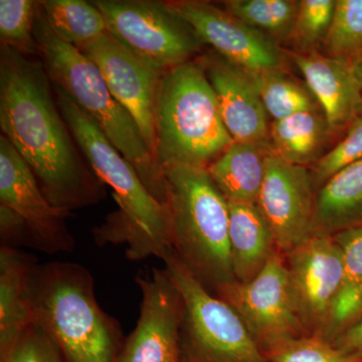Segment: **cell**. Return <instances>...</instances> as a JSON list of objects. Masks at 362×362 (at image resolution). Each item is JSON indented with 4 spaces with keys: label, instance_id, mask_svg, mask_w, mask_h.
<instances>
[{
    "label": "cell",
    "instance_id": "cell-21",
    "mask_svg": "<svg viewBox=\"0 0 362 362\" xmlns=\"http://www.w3.org/2000/svg\"><path fill=\"white\" fill-rule=\"evenodd\" d=\"M272 147L233 142L207 168L226 201L257 204Z\"/></svg>",
    "mask_w": 362,
    "mask_h": 362
},
{
    "label": "cell",
    "instance_id": "cell-13",
    "mask_svg": "<svg viewBox=\"0 0 362 362\" xmlns=\"http://www.w3.org/2000/svg\"><path fill=\"white\" fill-rule=\"evenodd\" d=\"M293 306L307 334L322 337L343 274L341 247L314 235L285 255Z\"/></svg>",
    "mask_w": 362,
    "mask_h": 362
},
{
    "label": "cell",
    "instance_id": "cell-3",
    "mask_svg": "<svg viewBox=\"0 0 362 362\" xmlns=\"http://www.w3.org/2000/svg\"><path fill=\"white\" fill-rule=\"evenodd\" d=\"M30 296L35 323L58 345L66 362H117L124 341L118 321L98 303L95 281L71 262L37 264Z\"/></svg>",
    "mask_w": 362,
    "mask_h": 362
},
{
    "label": "cell",
    "instance_id": "cell-17",
    "mask_svg": "<svg viewBox=\"0 0 362 362\" xmlns=\"http://www.w3.org/2000/svg\"><path fill=\"white\" fill-rule=\"evenodd\" d=\"M291 59L301 71L332 134L346 132L362 118V89L351 62L327 56L318 49L292 52Z\"/></svg>",
    "mask_w": 362,
    "mask_h": 362
},
{
    "label": "cell",
    "instance_id": "cell-20",
    "mask_svg": "<svg viewBox=\"0 0 362 362\" xmlns=\"http://www.w3.org/2000/svg\"><path fill=\"white\" fill-rule=\"evenodd\" d=\"M362 228V159L338 171L316 194L313 237Z\"/></svg>",
    "mask_w": 362,
    "mask_h": 362
},
{
    "label": "cell",
    "instance_id": "cell-16",
    "mask_svg": "<svg viewBox=\"0 0 362 362\" xmlns=\"http://www.w3.org/2000/svg\"><path fill=\"white\" fill-rule=\"evenodd\" d=\"M197 59L213 87L233 141L271 146V123L252 74L214 51Z\"/></svg>",
    "mask_w": 362,
    "mask_h": 362
},
{
    "label": "cell",
    "instance_id": "cell-23",
    "mask_svg": "<svg viewBox=\"0 0 362 362\" xmlns=\"http://www.w3.org/2000/svg\"><path fill=\"white\" fill-rule=\"evenodd\" d=\"M330 135L332 132L320 109L272 121L270 125L274 153L288 163L305 168L315 164L324 156Z\"/></svg>",
    "mask_w": 362,
    "mask_h": 362
},
{
    "label": "cell",
    "instance_id": "cell-7",
    "mask_svg": "<svg viewBox=\"0 0 362 362\" xmlns=\"http://www.w3.org/2000/svg\"><path fill=\"white\" fill-rule=\"evenodd\" d=\"M163 262L182 297L181 362H271L235 309L209 291L175 252Z\"/></svg>",
    "mask_w": 362,
    "mask_h": 362
},
{
    "label": "cell",
    "instance_id": "cell-18",
    "mask_svg": "<svg viewBox=\"0 0 362 362\" xmlns=\"http://www.w3.org/2000/svg\"><path fill=\"white\" fill-rule=\"evenodd\" d=\"M37 261L16 247L0 249V361L35 324L30 286Z\"/></svg>",
    "mask_w": 362,
    "mask_h": 362
},
{
    "label": "cell",
    "instance_id": "cell-6",
    "mask_svg": "<svg viewBox=\"0 0 362 362\" xmlns=\"http://www.w3.org/2000/svg\"><path fill=\"white\" fill-rule=\"evenodd\" d=\"M156 133V156L161 169L173 164L207 168L235 142L197 59L162 75L157 90Z\"/></svg>",
    "mask_w": 362,
    "mask_h": 362
},
{
    "label": "cell",
    "instance_id": "cell-22",
    "mask_svg": "<svg viewBox=\"0 0 362 362\" xmlns=\"http://www.w3.org/2000/svg\"><path fill=\"white\" fill-rule=\"evenodd\" d=\"M341 247V283L322 337L333 343L359 320L362 311V228H350L332 235Z\"/></svg>",
    "mask_w": 362,
    "mask_h": 362
},
{
    "label": "cell",
    "instance_id": "cell-11",
    "mask_svg": "<svg viewBox=\"0 0 362 362\" xmlns=\"http://www.w3.org/2000/svg\"><path fill=\"white\" fill-rule=\"evenodd\" d=\"M194 30L202 44L249 73L284 70V54L275 42L226 9L201 0L165 1Z\"/></svg>",
    "mask_w": 362,
    "mask_h": 362
},
{
    "label": "cell",
    "instance_id": "cell-1",
    "mask_svg": "<svg viewBox=\"0 0 362 362\" xmlns=\"http://www.w3.org/2000/svg\"><path fill=\"white\" fill-rule=\"evenodd\" d=\"M42 59L0 45V128L52 206L71 211L104 199L98 177L52 95Z\"/></svg>",
    "mask_w": 362,
    "mask_h": 362
},
{
    "label": "cell",
    "instance_id": "cell-14",
    "mask_svg": "<svg viewBox=\"0 0 362 362\" xmlns=\"http://www.w3.org/2000/svg\"><path fill=\"white\" fill-rule=\"evenodd\" d=\"M76 47L101 71L112 95L133 117L156 158V98L164 71L138 58L109 32Z\"/></svg>",
    "mask_w": 362,
    "mask_h": 362
},
{
    "label": "cell",
    "instance_id": "cell-26",
    "mask_svg": "<svg viewBox=\"0 0 362 362\" xmlns=\"http://www.w3.org/2000/svg\"><path fill=\"white\" fill-rule=\"evenodd\" d=\"M228 13L244 21L267 37L288 42L299 8L298 0H226Z\"/></svg>",
    "mask_w": 362,
    "mask_h": 362
},
{
    "label": "cell",
    "instance_id": "cell-9",
    "mask_svg": "<svg viewBox=\"0 0 362 362\" xmlns=\"http://www.w3.org/2000/svg\"><path fill=\"white\" fill-rule=\"evenodd\" d=\"M214 295L239 314L266 356L284 343L308 335L293 306L285 255L279 250L250 282L235 281Z\"/></svg>",
    "mask_w": 362,
    "mask_h": 362
},
{
    "label": "cell",
    "instance_id": "cell-5",
    "mask_svg": "<svg viewBox=\"0 0 362 362\" xmlns=\"http://www.w3.org/2000/svg\"><path fill=\"white\" fill-rule=\"evenodd\" d=\"M165 178L173 252L209 291L235 282L228 201L206 168L173 164Z\"/></svg>",
    "mask_w": 362,
    "mask_h": 362
},
{
    "label": "cell",
    "instance_id": "cell-27",
    "mask_svg": "<svg viewBox=\"0 0 362 362\" xmlns=\"http://www.w3.org/2000/svg\"><path fill=\"white\" fill-rule=\"evenodd\" d=\"M324 54L354 62L362 52V0H337Z\"/></svg>",
    "mask_w": 362,
    "mask_h": 362
},
{
    "label": "cell",
    "instance_id": "cell-34",
    "mask_svg": "<svg viewBox=\"0 0 362 362\" xmlns=\"http://www.w3.org/2000/svg\"><path fill=\"white\" fill-rule=\"evenodd\" d=\"M352 66H354V74H356L357 81L359 82L362 89V52L361 56L357 57L354 62H351Z\"/></svg>",
    "mask_w": 362,
    "mask_h": 362
},
{
    "label": "cell",
    "instance_id": "cell-2",
    "mask_svg": "<svg viewBox=\"0 0 362 362\" xmlns=\"http://www.w3.org/2000/svg\"><path fill=\"white\" fill-rule=\"evenodd\" d=\"M59 111L90 168L109 185L119 209L94 230L99 246L126 245V257L142 261L156 257L164 261L173 252L168 206L157 201L134 168L112 145L99 126L52 85Z\"/></svg>",
    "mask_w": 362,
    "mask_h": 362
},
{
    "label": "cell",
    "instance_id": "cell-12",
    "mask_svg": "<svg viewBox=\"0 0 362 362\" xmlns=\"http://www.w3.org/2000/svg\"><path fill=\"white\" fill-rule=\"evenodd\" d=\"M141 293L139 318L117 362H181L183 301L166 268L136 278Z\"/></svg>",
    "mask_w": 362,
    "mask_h": 362
},
{
    "label": "cell",
    "instance_id": "cell-33",
    "mask_svg": "<svg viewBox=\"0 0 362 362\" xmlns=\"http://www.w3.org/2000/svg\"><path fill=\"white\" fill-rule=\"evenodd\" d=\"M332 344L349 354H362V319L343 332Z\"/></svg>",
    "mask_w": 362,
    "mask_h": 362
},
{
    "label": "cell",
    "instance_id": "cell-4",
    "mask_svg": "<svg viewBox=\"0 0 362 362\" xmlns=\"http://www.w3.org/2000/svg\"><path fill=\"white\" fill-rule=\"evenodd\" d=\"M33 35L52 85L61 88L96 122L112 145L134 168L150 194L168 206L163 171L134 119L112 95L97 66L75 45L62 42L54 35L40 8Z\"/></svg>",
    "mask_w": 362,
    "mask_h": 362
},
{
    "label": "cell",
    "instance_id": "cell-15",
    "mask_svg": "<svg viewBox=\"0 0 362 362\" xmlns=\"http://www.w3.org/2000/svg\"><path fill=\"white\" fill-rule=\"evenodd\" d=\"M316 194L308 168L288 163L272 151L257 206L282 254L313 237Z\"/></svg>",
    "mask_w": 362,
    "mask_h": 362
},
{
    "label": "cell",
    "instance_id": "cell-30",
    "mask_svg": "<svg viewBox=\"0 0 362 362\" xmlns=\"http://www.w3.org/2000/svg\"><path fill=\"white\" fill-rule=\"evenodd\" d=\"M267 357L271 362H362V354L343 351L322 337L312 335L290 340Z\"/></svg>",
    "mask_w": 362,
    "mask_h": 362
},
{
    "label": "cell",
    "instance_id": "cell-25",
    "mask_svg": "<svg viewBox=\"0 0 362 362\" xmlns=\"http://www.w3.org/2000/svg\"><path fill=\"white\" fill-rule=\"evenodd\" d=\"M252 76L267 113L273 121L320 109L308 87L287 75L284 70L261 71Z\"/></svg>",
    "mask_w": 362,
    "mask_h": 362
},
{
    "label": "cell",
    "instance_id": "cell-24",
    "mask_svg": "<svg viewBox=\"0 0 362 362\" xmlns=\"http://www.w3.org/2000/svg\"><path fill=\"white\" fill-rule=\"evenodd\" d=\"M40 11L58 39L78 47L108 32L103 14L92 1L45 0Z\"/></svg>",
    "mask_w": 362,
    "mask_h": 362
},
{
    "label": "cell",
    "instance_id": "cell-35",
    "mask_svg": "<svg viewBox=\"0 0 362 362\" xmlns=\"http://www.w3.org/2000/svg\"><path fill=\"white\" fill-rule=\"evenodd\" d=\"M361 319H362V311H361V318H359V320H361ZM359 320H358V321H359ZM358 321H357V322H358ZM352 326H354V325H352Z\"/></svg>",
    "mask_w": 362,
    "mask_h": 362
},
{
    "label": "cell",
    "instance_id": "cell-10",
    "mask_svg": "<svg viewBox=\"0 0 362 362\" xmlns=\"http://www.w3.org/2000/svg\"><path fill=\"white\" fill-rule=\"evenodd\" d=\"M0 206L20 221L23 244L45 254L71 252L75 240L66 226L71 213L52 206L32 169L6 137L0 136Z\"/></svg>",
    "mask_w": 362,
    "mask_h": 362
},
{
    "label": "cell",
    "instance_id": "cell-19",
    "mask_svg": "<svg viewBox=\"0 0 362 362\" xmlns=\"http://www.w3.org/2000/svg\"><path fill=\"white\" fill-rule=\"evenodd\" d=\"M228 239L235 280L247 283L278 251L270 226L257 204L228 202Z\"/></svg>",
    "mask_w": 362,
    "mask_h": 362
},
{
    "label": "cell",
    "instance_id": "cell-8",
    "mask_svg": "<svg viewBox=\"0 0 362 362\" xmlns=\"http://www.w3.org/2000/svg\"><path fill=\"white\" fill-rule=\"evenodd\" d=\"M107 30L145 63L165 71L192 61L202 40L166 6L152 0H94Z\"/></svg>",
    "mask_w": 362,
    "mask_h": 362
},
{
    "label": "cell",
    "instance_id": "cell-28",
    "mask_svg": "<svg viewBox=\"0 0 362 362\" xmlns=\"http://www.w3.org/2000/svg\"><path fill=\"white\" fill-rule=\"evenodd\" d=\"M40 1L0 0V40L28 57H39V47L33 35Z\"/></svg>",
    "mask_w": 362,
    "mask_h": 362
},
{
    "label": "cell",
    "instance_id": "cell-31",
    "mask_svg": "<svg viewBox=\"0 0 362 362\" xmlns=\"http://www.w3.org/2000/svg\"><path fill=\"white\" fill-rule=\"evenodd\" d=\"M362 159V118L345 132L342 140L314 164L311 175L315 187H320L338 171Z\"/></svg>",
    "mask_w": 362,
    "mask_h": 362
},
{
    "label": "cell",
    "instance_id": "cell-32",
    "mask_svg": "<svg viewBox=\"0 0 362 362\" xmlns=\"http://www.w3.org/2000/svg\"><path fill=\"white\" fill-rule=\"evenodd\" d=\"M0 362H66L57 343L37 324H33L11 354Z\"/></svg>",
    "mask_w": 362,
    "mask_h": 362
},
{
    "label": "cell",
    "instance_id": "cell-29",
    "mask_svg": "<svg viewBox=\"0 0 362 362\" xmlns=\"http://www.w3.org/2000/svg\"><path fill=\"white\" fill-rule=\"evenodd\" d=\"M337 0H299L291 42L296 51L306 52L323 45L334 14Z\"/></svg>",
    "mask_w": 362,
    "mask_h": 362
}]
</instances>
